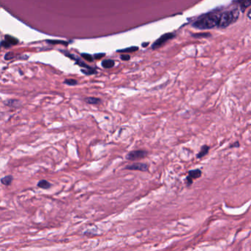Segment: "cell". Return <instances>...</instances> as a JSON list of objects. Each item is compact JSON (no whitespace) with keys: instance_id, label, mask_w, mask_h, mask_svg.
I'll return each mask as SVG.
<instances>
[{"instance_id":"8","label":"cell","mask_w":251,"mask_h":251,"mask_svg":"<svg viewBox=\"0 0 251 251\" xmlns=\"http://www.w3.org/2000/svg\"><path fill=\"white\" fill-rule=\"evenodd\" d=\"M37 186L38 188L42 189H48L51 188L52 184L46 180H41L40 181H38Z\"/></svg>"},{"instance_id":"24","label":"cell","mask_w":251,"mask_h":251,"mask_svg":"<svg viewBox=\"0 0 251 251\" xmlns=\"http://www.w3.org/2000/svg\"><path fill=\"white\" fill-rule=\"evenodd\" d=\"M240 147V144H239V141H236L235 143H234V144H231V146L229 147L230 148H235V147Z\"/></svg>"},{"instance_id":"7","label":"cell","mask_w":251,"mask_h":251,"mask_svg":"<svg viewBox=\"0 0 251 251\" xmlns=\"http://www.w3.org/2000/svg\"><path fill=\"white\" fill-rule=\"evenodd\" d=\"M210 147L208 145H203V146L201 147L200 151L199 152V153L197 154V158H202V157L205 156L209 152Z\"/></svg>"},{"instance_id":"1","label":"cell","mask_w":251,"mask_h":251,"mask_svg":"<svg viewBox=\"0 0 251 251\" xmlns=\"http://www.w3.org/2000/svg\"><path fill=\"white\" fill-rule=\"evenodd\" d=\"M220 13H209L194 22L192 26L199 30H209L218 27Z\"/></svg>"},{"instance_id":"23","label":"cell","mask_w":251,"mask_h":251,"mask_svg":"<svg viewBox=\"0 0 251 251\" xmlns=\"http://www.w3.org/2000/svg\"><path fill=\"white\" fill-rule=\"evenodd\" d=\"M1 46H4V47H5V48H8V47H10V46H11V45H10V44L8 43V42L6 41H4L1 42Z\"/></svg>"},{"instance_id":"12","label":"cell","mask_w":251,"mask_h":251,"mask_svg":"<svg viewBox=\"0 0 251 251\" xmlns=\"http://www.w3.org/2000/svg\"><path fill=\"white\" fill-rule=\"evenodd\" d=\"M139 49V48L137 46H131V47L125 48L124 49H120V50H118V52H122V53H131V52H134L136 51H137Z\"/></svg>"},{"instance_id":"14","label":"cell","mask_w":251,"mask_h":251,"mask_svg":"<svg viewBox=\"0 0 251 251\" xmlns=\"http://www.w3.org/2000/svg\"><path fill=\"white\" fill-rule=\"evenodd\" d=\"M211 35L208 33H194L192 34V36L194 38H208L210 37Z\"/></svg>"},{"instance_id":"21","label":"cell","mask_w":251,"mask_h":251,"mask_svg":"<svg viewBox=\"0 0 251 251\" xmlns=\"http://www.w3.org/2000/svg\"><path fill=\"white\" fill-rule=\"evenodd\" d=\"M104 56H105V53H99V54H95L94 56V57L95 59H96V60H99V59H101L102 57H103Z\"/></svg>"},{"instance_id":"10","label":"cell","mask_w":251,"mask_h":251,"mask_svg":"<svg viewBox=\"0 0 251 251\" xmlns=\"http://www.w3.org/2000/svg\"><path fill=\"white\" fill-rule=\"evenodd\" d=\"M13 180V177L12 175H7V176L4 177V178H1L0 181H1V184L4 186H10L11 184L12 181Z\"/></svg>"},{"instance_id":"13","label":"cell","mask_w":251,"mask_h":251,"mask_svg":"<svg viewBox=\"0 0 251 251\" xmlns=\"http://www.w3.org/2000/svg\"><path fill=\"white\" fill-rule=\"evenodd\" d=\"M5 41L7 42H8L11 46L12 45L17 44L18 42H19L16 38L13 37V36H5Z\"/></svg>"},{"instance_id":"20","label":"cell","mask_w":251,"mask_h":251,"mask_svg":"<svg viewBox=\"0 0 251 251\" xmlns=\"http://www.w3.org/2000/svg\"><path fill=\"white\" fill-rule=\"evenodd\" d=\"M48 43H50V44H64L66 45L68 44V43H66V41H52V40H49L47 41Z\"/></svg>"},{"instance_id":"17","label":"cell","mask_w":251,"mask_h":251,"mask_svg":"<svg viewBox=\"0 0 251 251\" xmlns=\"http://www.w3.org/2000/svg\"><path fill=\"white\" fill-rule=\"evenodd\" d=\"M250 4V0H244V2L241 4L242 11H244V9L247 8V7H249Z\"/></svg>"},{"instance_id":"22","label":"cell","mask_w":251,"mask_h":251,"mask_svg":"<svg viewBox=\"0 0 251 251\" xmlns=\"http://www.w3.org/2000/svg\"><path fill=\"white\" fill-rule=\"evenodd\" d=\"M120 58L122 59V60H129L130 58H131V56H130L129 55H126V54H125V55H121Z\"/></svg>"},{"instance_id":"18","label":"cell","mask_w":251,"mask_h":251,"mask_svg":"<svg viewBox=\"0 0 251 251\" xmlns=\"http://www.w3.org/2000/svg\"><path fill=\"white\" fill-rule=\"evenodd\" d=\"M81 56L83 57L85 60H88V61H90V62L93 61V57H92V56L91 55H89V54L82 53V54H81Z\"/></svg>"},{"instance_id":"27","label":"cell","mask_w":251,"mask_h":251,"mask_svg":"<svg viewBox=\"0 0 251 251\" xmlns=\"http://www.w3.org/2000/svg\"><path fill=\"white\" fill-rule=\"evenodd\" d=\"M250 11H249V12H248V17L250 18Z\"/></svg>"},{"instance_id":"16","label":"cell","mask_w":251,"mask_h":251,"mask_svg":"<svg viewBox=\"0 0 251 251\" xmlns=\"http://www.w3.org/2000/svg\"><path fill=\"white\" fill-rule=\"evenodd\" d=\"M63 83L68 86H75L78 84V81L75 79H66Z\"/></svg>"},{"instance_id":"2","label":"cell","mask_w":251,"mask_h":251,"mask_svg":"<svg viewBox=\"0 0 251 251\" xmlns=\"http://www.w3.org/2000/svg\"><path fill=\"white\" fill-rule=\"evenodd\" d=\"M237 18H238V12L234 11V10L220 13V22H219V25L217 28H227L231 23L235 22V20Z\"/></svg>"},{"instance_id":"6","label":"cell","mask_w":251,"mask_h":251,"mask_svg":"<svg viewBox=\"0 0 251 251\" xmlns=\"http://www.w3.org/2000/svg\"><path fill=\"white\" fill-rule=\"evenodd\" d=\"M125 169L128 170H135V171H141V172H147L149 169L148 164L145 163H135V164L128 165L125 167Z\"/></svg>"},{"instance_id":"5","label":"cell","mask_w":251,"mask_h":251,"mask_svg":"<svg viewBox=\"0 0 251 251\" xmlns=\"http://www.w3.org/2000/svg\"><path fill=\"white\" fill-rule=\"evenodd\" d=\"M188 176L186 178V184L187 186H189L194 182V180L199 178L202 176V171L199 169H196L194 170L189 171Z\"/></svg>"},{"instance_id":"15","label":"cell","mask_w":251,"mask_h":251,"mask_svg":"<svg viewBox=\"0 0 251 251\" xmlns=\"http://www.w3.org/2000/svg\"><path fill=\"white\" fill-rule=\"evenodd\" d=\"M82 72L83 74H85V75H94V74H96V70H95V69H82Z\"/></svg>"},{"instance_id":"3","label":"cell","mask_w":251,"mask_h":251,"mask_svg":"<svg viewBox=\"0 0 251 251\" xmlns=\"http://www.w3.org/2000/svg\"><path fill=\"white\" fill-rule=\"evenodd\" d=\"M148 155V152L144 149H136V150H132L128 153L126 155L127 160L129 161H136V160L143 159L147 155Z\"/></svg>"},{"instance_id":"11","label":"cell","mask_w":251,"mask_h":251,"mask_svg":"<svg viewBox=\"0 0 251 251\" xmlns=\"http://www.w3.org/2000/svg\"><path fill=\"white\" fill-rule=\"evenodd\" d=\"M114 61L113 60H110V59H107V60H104L102 62V66L105 69H110L114 66Z\"/></svg>"},{"instance_id":"19","label":"cell","mask_w":251,"mask_h":251,"mask_svg":"<svg viewBox=\"0 0 251 251\" xmlns=\"http://www.w3.org/2000/svg\"><path fill=\"white\" fill-rule=\"evenodd\" d=\"M16 57V55H14V53H11V52H8V53H7L4 56V59L5 60H11V59L14 58V57Z\"/></svg>"},{"instance_id":"26","label":"cell","mask_w":251,"mask_h":251,"mask_svg":"<svg viewBox=\"0 0 251 251\" xmlns=\"http://www.w3.org/2000/svg\"><path fill=\"white\" fill-rule=\"evenodd\" d=\"M149 44V43H146V44H142V46H143V47H144V46H147V45Z\"/></svg>"},{"instance_id":"4","label":"cell","mask_w":251,"mask_h":251,"mask_svg":"<svg viewBox=\"0 0 251 251\" xmlns=\"http://www.w3.org/2000/svg\"><path fill=\"white\" fill-rule=\"evenodd\" d=\"M174 37H175V35L172 33H166V34L162 35L159 38L157 39V40L154 42L153 44L152 45V49H158V48L161 47L163 44H164L167 41L173 38Z\"/></svg>"},{"instance_id":"9","label":"cell","mask_w":251,"mask_h":251,"mask_svg":"<svg viewBox=\"0 0 251 251\" xmlns=\"http://www.w3.org/2000/svg\"><path fill=\"white\" fill-rule=\"evenodd\" d=\"M85 101L87 102L88 104H91V105H98L102 102L99 98L97 97H93V96H90V97H86L85 99Z\"/></svg>"},{"instance_id":"25","label":"cell","mask_w":251,"mask_h":251,"mask_svg":"<svg viewBox=\"0 0 251 251\" xmlns=\"http://www.w3.org/2000/svg\"><path fill=\"white\" fill-rule=\"evenodd\" d=\"M234 2H237V3H240V4H242L243 2L244 1V0H234Z\"/></svg>"}]
</instances>
